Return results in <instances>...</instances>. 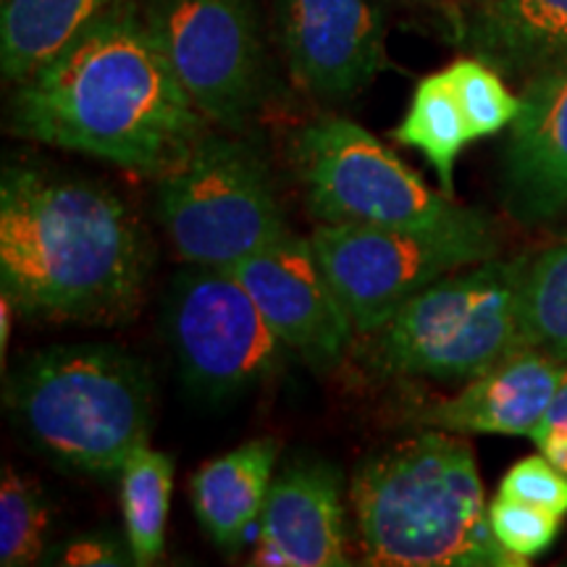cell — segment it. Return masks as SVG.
<instances>
[{
	"instance_id": "obj_1",
	"label": "cell",
	"mask_w": 567,
	"mask_h": 567,
	"mask_svg": "<svg viewBox=\"0 0 567 567\" xmlns=\"http://www.w3.org/2000/svg\"><path fill=\"white\" fill-rule=\"evenodd\" d=\"M13 87L9 126L19 137L153 179L179 166L208 132L137 0L111 3L48 66Z\"/></svg>"
},
{
	"instance_id": "obj_2",
	"label": "cell",
	"mask_w": 567,
	"mask_h": 567,
	"mask_svg": "<svg viewBox=\"0 0 567 567\" xmlns=\"http://www.w3.org/2000/svg\"><path fill=\"white\" fill-rule=\"evenodd\" d=\"M147 271L145 229L122 197L92 182L3 168L0 284L21 316L122 321L140 305Z\"/></svg>"
},
{
	"instance_id": "obj_3",
	"label": "cell",
	"mask_w": 567,
	"mask_h": 567,
	"mask_svg": "<svg viewBox=\"0 0 567 567\" xmlns=\"http://www.w3.org/2000/svg\"><path fill=\"white\" fill-rule=\"evenodd\" d=\"M350 505L365 563L386 567H515L496 542L473 446L423 429L354 467Z\"/></svg>"
},
{
	"instance_id": "obj_4",
	"label": "cell",
	"mask_w": 567,
	"mask_h": 567,
	"mask_svg": "<svg viewBox=\"0 0 567 567\" xmlns=\"http://www.w3.org/2000/svg\"><path fill=\"white\" fill-rule=\"evenodd\" d=\"M145 363L116 344H59L24 358L6 405L27 439L63 467L111 478L153 425Z\"/></svg>"
},
{
	"instance_id": "obj_5",
	"label": "cell",
	"mask_w": 567,
	"mask_h": 567,
	"mask_svg": "<svg viewBox=\"0 0 567 567\" xmlns=\"http://www.w3.org/2000/svg\"><path fill=\"white\" fill-rule=\"evenodd\" d=\"M530 258H488L452 271L363 339L365 363L400 379L471 381L528 350L523 292Z\"/></svg>"
},
{
	"instance_id": "obj_6",
	"label": "cell",
	"mask_w": 567,
	"mask_h": 567,
	"mask_svg": "<svg viewBox=\"0 0 567 567\" xmlns=\"http://www.w3.org/2000/svg\"><path fill=\"white\" fill-rule=\"evenodd\" d=\"M229 134L205 132L155 179V216L184 264L231 268L289 231L264 155Z\"/></svg>"
},
{
	"instance_id": "obj_7",
	"label": "cell",
	"mask_w": 567,
	"mask_h": 567,
	"mask_svg": "<svg viewBox=\"0 0 567 567\" xmlns=\"http://www.w3.org/2000/svg\"><path fill=\"white\" fill-rule=\"evenodd\" d=\"M292 168L321 224L452 229L481 216L434 193L379 137L347 118H318L295 134Z\"/></svg>"
},
{
	"instance_id": "obj_8",
	"label": "cell",
	"mask_w": 567,
	"mask_h": 567,
	"mask_svg": "<svg viewBox=\"0 0 567 567\" xmlns=\"http://www.w3.org/2000/svg\"><path fill=\"white\" fill-rule=\"evenodd\" d=\"M310 243L358 337L379 331L442 276L499 252V239L484 213L452 229L318 224Z\"/></svg>"
},
{
	"instance_id": "obj_9",
	"label": "cell",
	"mask_w": 567,
	"mask_h": 567,
	"mask_svg": "<svg viewBox=\"0 0 567 567\" xmlns=\"http://www.w3.org/2000/svg\"><path fill=\"white\" fill-rule=\"evenodd\" d=\"M166 331L184 384L205 400L266 384L292 354L231 268L184 266L168 289Z\"/></svg>"
},
{
	"instance_id": "obj_10",
	"label": "cell",
	"mask_w": 567,
	"mask_h": 567,
	"mask_svg": "<svg viewBox=\"0 0 567 567\" xmlns=\"http://www.w3.org/2000/svg\"><path fill=\"white\" fill-rule=\"evenodd\" d=\"M174 74L210 124L239 134L266 97L255 0H137Z\"/></svg>"
},
{
	"instance_id": "obj_11",
	"label": "cell",
	"mask_w": 567,
	"mask_h": 567,
	"mask_svg": "<svg viewBox=\"0 0 567 567\" xmlns=\"http://www.w3.org/2000/svg\"><path fill=\"white\" fill-rule=\"evenodd\" d=\"M271 329L313 365H334L350 350L354 326L326 276L313 243L289 229L264 250L231 266Z\"/></svg>"
},
{
	"instance_id": "obj_12",
	"label": "cell",
	"mask_w": 567,
	"mask_h": 567,
	"mask_svg": "<svg viewBox=\"0 0 567 567\" xmlns=\"http://www.w3.org/2000/svg\"><path fill=\"white\" fill-rule=\"evenodd\" d=\"M279 38L292 80L326 103L358 95L386 63L373 0H279Z\"/></svg>"
},
{
	"instance_id": "obj_13",
	"label": "cell",
	"mask_w": 567,
	"mask_h": 567,
	"mask_svg": "<svg viewBox=\"0 0 567 567\" xmlns=\"http://www.w3.org/2000/svg\"><path fill=\"white\" fill-rule=\"evenodd\" d=\"M502 189L515 221L538 226L567 216V55L523 82Z\"/></svg>"
},
{
	"instance_id": "obj_14",
	"label": "cell",
	"mask_w": 567,
	"mask_h": 567,
	"mask_svg": "<svg viewBox=\"0 0 567 567\" xmlns=\"http://www.w3.org/2000/svg\"><path fill=\"white\" fill-rule=\"evenodd\" d=\"M344 486L323 460H289L274 476L252 565L344 567Z\"/></svg>"
},
{
	"instance_id": "obj_15",
	"label": "cell",
	"mask_w": 567,
	"mask_h": 567,
	"mask_svg": "<svg viewBox=\"0 0 567 567\" xmlns=\"http://www.w3.org/2000/svg\"><path fill=\"white\" fill-rule=\"evenodd\" d=\"M567 365L551 354L520 350L488 368L442 402H431L415 421L446 434L530 436L555 400Z\"/></svg>"
},
{
	"instance_id": "obj_16",
	"label": "cell",
	"mask_w": 567,
	"mask_h": 567,
	"mask_svg": "<svg viewBox=\"0 0 567 567\" xmlns=\"http://www.w3.org/2000/svg\"><path fill=\"white\" fill-rule=\"evenodd\" d=\"M463 42L473 59L526 82L567 55V0H476Z\"/></svg>"
},
{
	"instance_id": "obj_17",
	"label": "cell",
	"mask_w": 567,
	"mask_h": 567,
	"mask_svg": "<svg viewBox=\"0 0 567 567\" xmlns=\"http://www.w3.org/2000/svg\"><path fill=\"white\" fill-rule=\"evenodd\" d=\"M279 444L252 439L226 455L208 460L193 476L189 494L197 523L218 549H237L264 515L276 476Z\"/></svg>"
},
{
	"instance_id": "obj_18",
	"label": "cell",
	"mask_w": 567,
	"mask_h": 567,
	"mask_svg": "<svg viewBox=\"0 0 567 567\" xmlns=\"http://www.w3.org/2000/svg\"><path fill=\"white\" fill-rule=\"evenodd\" d=\"M111 3L116 0H3L0 66L6 82L21 84L38 74Z\"/></svg>"
},
{
	"instance_id": "obj_19",
	"label": "cell",
	"mask_w": 567,
	"mask_h": 567,
	"mask_svg": "<svg viewBox=\"0 0 567 567\" xmlns=\"http://www.w3.org/2000/svg\"><path fill=\"white\" fill-rule=\"evenodd\" d=\"M394 140L421 151L436 172L444 193L455 197V163L473 134L446 69L417 84L405 118L394 130Z\"/></svg>"
},
{
	"instance_id": "obj_20",
	"label": "cell",
	"mask_w": 567,
	"mask_h": 567,
	"mask_svg": "<svg viewBox=\"0 0 567 567\" xmlns=\"http://www.w3.org/2000/svg\"><path fill=\"white\" fill-rule=\"evenodd\" d=\"M118 478H122L124 530L132 565L147 567L161 563L166 549L174 460L151 450V444H142L126 460Z\"/></svg>"
},
{
	"instance_id": "obj_21",
	"label": "cell",
	"mask_w": 567,
	"mask_h": 567,
	"mask_svg": "<svg viewBox=\"0 0 567 567\" xmlns=\"http://www.w3.org/2000/svg\"><path fill=\"white\" fill-rule=\"evenodd\" d=\"M523 318L528 344L567 365V234L530 260Z\"/></svg>"
},
{
	"instance_id": "obj_22",
	"label": "cell",
	"mask_w": 567,
	"mask_h": 567,
	"mask_svg": "<svg viewBox=\"0 0 567 567\" xmlns=\"http://www.w3.org/2000/svg\"><path fill=\"white\" fill-rule=\"evenodd\" d=\"M45 496L13 467L3 471L0 484V565L27 567L40 563L48 536Z\"/></svg>"
},
{
	"instance_id": "obj_23",
	"label": "cell",
	"mask_w": 567,
	"mask_h": 567,
	"mask_svg": "<svg viewBox=\"0 0 567 567\" xmlns=\"http://www.w3.org/2000/svg\"><path fill=\"white\" fill-rule=\"evenodd\" d=\"M452 87L471 126L473 140L492 137L513 124L520 109V97H515L502 82V74L478 59H460L446 69Z\"/></svg>"
},
{
	"instance_id": "obj_24",
	"label": "cell",
	"mask_w": 567,
	"mask_h": 567,
	"mask_svg": "<svg viewBox=\"0 0 567 567\" xmlns=\"http://www.w3.org/2000/svg\"><path fill=\"white\" fill-rule=\"evenodd\" d=\"M559 523H563V515L509 499V496L499 494L494 502H488V526L496 542L526 565L555 544Z\"/></svg>"
},
{
	"instance_id": "obj_25",
	"label": "cell",
	"mask_w": 567,
	"mask_h": 567,
	"mask_svg": "<svg viewBox=\"0 0 567 567\" xmlns=\"http://www.w3.org/2000/svg\"><path fill=\"white\" fill-rule=\"evenodd\" d=\"M499 494L555 515H567V476L544 455L526 457L509 467L499 484Z\"/></svg>"
},
{
	"instance_id": "obj_26",
	"label": "cell",
	"mask_w": 567,
	"mask_h": 567,
	"mask_svg": "<svg viewBox=\"0 0 567 567\" xmlns=\"http://www.w3.org/2000/svg\"><path fill=\"white\" fill-rule=\"evenodd\" d=\"M530 439H534L538 452L567 476V371L547 415L542 417Z\"/></svg>"
},
{
	"instance_id": "obj_27",
	"label": "cell",
	"mask_w": 567,
	"mask_h": 567,
	"mask_svg": "<svg viewBox=\"0 0 567 567\" xmlns=\"http://www.w3.org/2000/svg\"><path fill=\"white\" fill-rule=\"evenodd\" d=\"M59 563L63 565H130L132 551L122 549L109 536H87L80 542H71Z\"/></svg>"
},
{
	"instance_id": "obj_28",
	"label": "cell",
	"mask_w": 567,
	"mask_h": 567,
	"mask_svg": "<svg viewBox=\"0 0 567 567\" xmlns=\"http://www.w3.org/2000/svg\"><path fill=\"white\" fill-rule=\"evenodd\" d=\"M13 302L3 295V302H0V354L6 358V350H9V337H11V313H13Z\"/></svg>"
}]
</instances>
